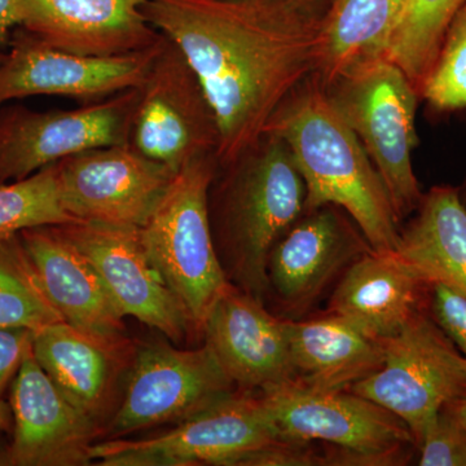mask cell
I'll list each match as a JSON object with an SVG mask.
<instances>
[{
    "label": "cell",
    "instance_id": "1",
    "mask_svg": "<svg viewBox=\"0 0 466 466\" xmlns=\"http://www.w3.org/2000/svg\"><path fill=\"white\" fill-rule=\"evenodd\" d=\"M143 12L200 79L219 130V165L258 142L320 70L325 16L271 0H147Z\"/></svg>",
    "mask_w": 466,
    "mask_h": 466
},
{
    "label": "cell",
    "instance_id": "2",
    "mask_svg": "<svg viewBox=\"0 0 466 466\" xmlns=\"http://www.w3.org/2000/svg\"><path fill=\"white\" fill-rule=\"evenodd\" d=\"M265 134L289 147L306 184L305 211L343 208L372 250L397 251L400 222L385 184L318 76L285 101Z\"/></svg>",
    "mask_w": 466,
    "mask_h": 466
},
{
    "label": "cell",
    "instance_id": "3",
    "mask_svg": "<svg viewBox=\"0 0 466 466\" xmlns=\"http://www.w3.org/2000/svg\"><path fill=\"white\" fill-rule=\"evenodd\" d=\"M208 193L211 229L229 283L265 303L269 254L305 213L306 184L289 147L265 134L226 165Z\"/></svg>",
    "mask_w": 466,
    "mask_h": 466
},
{
    "label": "cell",
    "instance_id": "4",
    "mask_svg": "<svg viewBox=\"0 0 466 466\" xmlns=\"http://www.w3.org/2000/svg\"><path fill=\"white\" fill-rule=\"evenodd\" d=\"M218 167L214 153L184 165L140 228L150 259L198 328L231 284L218 257L208 210Z\"/></svg>",
    "mask_w": 466,
    "mask_h": 466
},
{
    "label": "cell",
    "instance_id": "5",
    "mask_svg": "<svg viewBox=\"0 0 466 466\" xmlns=\"http://www.w3.org/2000/svg\"><path fill=\"white\" fill-rule=\"evenodd\" d=\"M323 86L372 159L400 223L424 196L412 165L419 91L386 56Z\"/></svg>",
    "mask_w": 466,
    "mask_h": 466
},
{
    "label": "cell",
    "instance_id": "6",
    "mask_svg": "<svg viewBox=\"0 0 466 466\" xmlns=\"http://www.w3.org/2000/svg\"><path fill=\"white\" fill-rule=\"evenodd\" d=\"M381 343V368L348 390L400 417L419 449L426 428L441 408L466 400V358L428 308Z\"/></svg>",
    "mask_w": 466,
    "mask_h": 466
},
{
    "label": "cell",
    "instance_id": "7",
    "mask_svg": "<svg viewBox=\"0 0 466 466\" xmlns=\"http://www.w3.org/2000/svg\"><path fill=\"white\" fill-rule=\"evenodd\" d=\"M279 440L263 398L233 391L168 433L143 441H96L90 458L103 466H233Z\"/></svg>",
    "mask_w": 466,
    "mask_h": 466
},
{
    "label": "cell",
    "instance_id": "8",
    "mask_svg": "<svg viewBox=\"0 0 466 466\" xmlns=\"http://www.w3.org/2000/svg\"><path fill=\"white\" fill-rule=\"evenodd\" d=\"M281 440L324 441L359 453L367 466L401 465L415 446L390 410L350 390H321L291 381L262 392Z\"/></svg>",
    "mask_w": 466,
    "mask_h": 466
},
{
    "label": "cell",
    "instance_id": "9",
    "mask_svg": "<svg viewBox=\"0 0 466 466\" xmlns=\"http://www.w3.org/2000/svg\"><path fill=\"white\" fill-rule=\"evenodd\" d=\"M130 144L174 171L193 158L217 155L216 115L200 79L167 36L140 85Z\"/></svg>",
    "mask_w": 466,
    "mask_h": 466
},
{
    "label": "cell",
    "instance_id": "10",
    "mask_svg": "<svg viewBox=\"0 0 466 466\" xmlns=\"http://www.w3.org/2000/svg\"><path fill=\"white\" fill-rule=\"evenodd\" d=\"M137 96L139 87L69 110L0 106V186L85 150L130 143Z\"/></svg>",
    "mask_w": 466,
    "mask_h": 466
},
{
    "label": "cell",
    "instance_id": "11",
    "mask_svg": "<svg viewBox=\"0 0 466 466\" xmlns=\"http://www.w3.org/2000/svg\"><path fill=\"white\" fill-rule=\"evenodd\" d=\"M175 174L130 143L85 150L57 162L61 204L76 222L137 228L146 225Z\"/></svg>",
    "mask_w": 466,
    "mask_h": 466
},
{
    "label": "cell",
    "instance_id": "12",
    "mask_svg": "<svg viewBox=\"0 0 466 466\" xmlns=\"http://www.w3.org/2000/svg\"><path fill=\"white\" fill-rule=\"evenodd\" d=\"M164 39L148 50L121 56H84L60 50L17 26L0 61V106L29 96L94 103L140 87Z\"/></svg>",
    "mask_w": 466,
    "mask_h": 466
},
{
    "label": "cell",
    "instance_id": "13",
    "mask_svg": "<svg viewBox=\"0 0 466 466\" xmlns=\"http://www.w3.org/2000/svg\"><path fill=\"white\" fill-rule=\"evenodd\" d=\"M213 349L180 350L150 343L137 354L124 401L109 425L110 437L168 422H182L233 392Z\"/></svg>",
    "mask_w": 466,
    "mask_h": 466
},
{
    "label": "cell",
    "instance_id": "14",
    "mask_svg": "<svg viewBox=\"0 0 466 466\" xmlns=\"http://www.w3.org/2000/svg\"><path fill=\"white\" fill-rule=\"evenodd\" d=\"M88 259L124 317L180 342L193 325L144 247L140 228L73 222L54 226Z\"/></svg>",
    "mask_w": 466,
    "mask_h": 466
},
{
    "label": "cell",
    "instance_id": "15",
    "mask_svg": "<svg viewBox=\"0 0 466 466\" xmlns=\"http://www.w3.org/2000/svg\"><path fill=\"white\" fill-rule=\"evenodd\" d=\"M14 440L3 465L78 466L91 462L99 424L76 410L46 375L27 349L12 382Z\"/></svg>",
    "mask_w": 466,
    "mask_h": 466
},
{
    "label": "cell",
    "instance_id": "16",
    "mask_svg": "<svg viewBox=\"0 0 466 466\" xmlns=\"http://www.w3.org/2000/svg\"><path fill=\"white\" fill-rule=\"evenodd\" d=\"M276 242L267 266L268 285L289 312L311 308L350 265L372 250L339 208L306 211Z\"/></svg>",
    "mask_w": 466,
    "mask_h": 466
},
{
    "label": "cell",
    "instance_id": "17",
    "mask_svg": "<svg viewBox=\"0 0 466 466\" xmlns=\"http://www.w3.org/2000/svg\"><path fill=\"white\" fill-rule=\"evenodd\" d=\"M201 329L236 386L263 392L296 381L288 320L235 285L218 297Z\"/></svg>",
    "mask_w": 466,
    "mask_h": 466
},
{
    "label": "cell",
    "instance_id": "18",
    "mask_svg": "<svg viewBox=\"0 0 466 466\" xmlns=\"http://www.w3.org/2000/svg\"><path fill=\"white\" fill-rule=\"evenodd\" d=\"M20 238L63 320L101 345L125 351V317L84 254L54 226L25 229Z\"/></svg>",
    "mask_w": 466,
    "mask_h": 466
},
{
    "label": "cell",
    "instance_id": "19",
    "mask_svg": "<svg viewBox=\"0 0 466 466\" xmlns=\"http://www.w3.org/2000/svg\"><path fill=\"white\" fill-rule=\"evenodd\" d=\"M23 26L60 50L121 56L148 50L164 34L147 20V0H20Z\"/></svg>",
    "mask_w": 466,
    "mask_h": 466
},
{
    "label": "cell",
    "instance_id": "20",
    "mask_svg": "<svg viewBox=\"0 0 466 466\" xmlns=\"http://www.w3.org/2000/svg\"><path fill=\"white\" fill-rule=\"evenodd\" d=\"M431 285L398 251L370 250L343 272L328 312L383 341L397 336L416 312L428 308Z\"/></svg>",
    "mask_w": 466,
    "mask_h": 466
},
{
    "label": "cell",
    "instance_id": "21",
    "mask_svg": "<svg viewBox=\"0 0 466 466\" xmlns=\"http://www.w3.org/2000/svg\"><path fill=\"white\" fill-rule=\"evenodd\" d=\"M296 382L321 390H348L381 368V341L357 325L329 314L311 320H288Z\"/></svg>",
    "mask_w": 466,
    "mask_h": 466
},
{
    "label": "cell",
    "instance_id": "22",
    "mask_svg": "<svg viewBox=\"0 0 466 466\" xmlns=\"http://www.w3.org/2000/svg\"><path fill=\"white\" fill-rule=\"evenodd\" d=\"M32 351L66 400L99 424L108 413L124 351L101 345L66 321L34 330Z\"/></svg>",
    "mask_w": 466,
    "mask_h": 466
},
{
    "label": "cell",
    "instance_id": "23",
    "mask_svg": "<svg viewBox=\"0 0 466 466\" xmlns=\"http://www.w3.org/2000/svg\"><path fill=\"white\" fill-rule=\"evenodd\" d=\"M415 219L400 232L397 251L431 281L466 297V205L458 189L438 186L422 196Z\"/></svg>",
    "mask_w": 466,
    "mask_h": 466
},
{
    "label": "cell",
    "instance_id": "24",
    "mask_svg": "<svg viewBox=\"0 0 466 466\" xmlns=\"http://www.w3.org/2000/svg\"><path fill=\"white\" fill-rule=\"evenodd\" d=\"M404 5L406 0H333L324 17L321 84L386 56Z\"/></svg>",
    "mask_w": 466,
    "mask_h": 466
},
{
    "label": "cell",
    "instance_id": "25",
    "mask_svg": "<svg viewBox=\"0 0 466 466\" xmlns=\"http://www.w3.org/2000/svg\"><path fill=\"white\" fill-rule=\"evenodd\" d=\"M466 0H406L386 57L403 70L421 92L440 51L444 33Z\"/></svg>",
    "mask_w": 466,
    "mask_h": 466
},
{
    "label": "cell",
    "instance_id": "26",
    "mask_svg": "<svg viewBox=\"0 0 466 466\" xmlns=\"http://www.w3.org/2000/svg\"><path fill=\"white\" fill-rule=\"evenodd\" d=\"M64 321L43 289L20 233L0 240V328L38 330Z\"/></svg>",
    "mask_w": 466,
    "mask_h": 466
},
{
    "label": "cell",
    "instance_id": "27",
    "mask_svg": "<svg viewBox=\"0 0 466 466\" xmlns=\"http://www.w3.org/2000/svg\"><path fill=\"white\" fill-rule=\"evenodd\" d=\"M73 222L61 204L57 164L0 186V240L35 227Z\"/></svg>",
    "mask_w": 466,
    "mask_h": 466
},
{
    "label": "cell",
    "instance_id": "28",
    "mask_svg": "<svg viewBox=\"0 0 466 466\" xmlns=\"http://www.w3.org/2000/svg\"><path fill=\"white\" fill-rule=\"evenodd\" d=\"M420 96L440 112L466 108V3L444 33Z\"/></svg>",
    "mask_w": 466,
    "mask_h": 466
},
{
    "label": "cell",
    "instance_id": "29",
    "mask_svg": "<svg viewBox=\"0 0 466 466\" xmlns=\"http://www.w3.org/2000/svg\"><path fill=\"white\" fill-rule=\"evenodd\" d=\"M419 465L466 466V424L443 407L426 428Z\"/></svg>",
    "mask_w": 466,
    "mask_h": 466
},
{
    "label": "cell",
    "instance_id": "30",
    "mask_svg": "<svg viewBox=\"0 0 466 466\" xmlns=\"http://www.w3.org/2000/svg\"><path fill=\"white\" fill-rule=\"evenodd\" d=\"M429 312L466 358V297L441 283L431 285Z\"/></svg>",
    "mask_w": 466,
    "mask_h": 466
},
{
    "label": "cell",
    "instance_id": "31",
    "mask_svg": "<svg viewBox=\"0 0 466 466\" xmlns=\"http://www.w3.org/2000/svg\"><path fill=\"white\" fill-rule=\"evenodd\" d=\"M312 441L279 440L254 451L238 466H323L328 465L327 452L321 455Z\"/></svg>",
    "mask_w": 466,
    "mask_h": 466
},
{
    "label": "cell",
    "instance_id": "32",
    "mask_svg": "<svg viewBox=\"0 0 466 466\" xmlns=\"http://www.w3.org/2000/svg\"><path fill=\"white\" fill-rule=\"evenodd\" d=\"M32 339L33 330L0 328V400L8 383L16 377Z\"/></svg>",
    "mask_w": 466,
    "mask_h": 466
},
{
    "label": "cell",
    "instance_id": "33",
    "mask_svg": "<svg viewBox=\"0 0 466 466\" xmlns=\"http://www.w3.org/2000/svg\"><path fill=\"white\" fill-rule=\"evenodd\" d=\"M23 24L20 0H0V48L8 46L12 32Z\"/></svg>",
    "mask_w": 466,
    "mask_h": 466
},
{
    "label": "cell",
    "instance_id": "34",
    "mask_svg": "<svg viewBox=\"0 0 466 466\" xmlns=\"http://www.w3.org/2000/svg\"><path fill=\"white\" fill-rule=\"evenodd\" d=\"M271 2L281 3V5H289L291 8L308 12V14L325 16L328 9L332 5L333 0H271Z\"/></svg>",
    "mask_w": 466,
    "mask_h": 466
},
{
    "label": "cell",
    "instance_id": "35",
    "mask_svg": "<svg viewBox=\"0 0 466 466\" xmlns=\"http://www.w3.org/2000/svg\"><path fill=\"white\" fill-rule=\"evenodd\" d=\"M14 428V415L11 404L0 400V431H8Z\"/></svg>",
    "mask_w": 466,
    "mask_h": 466
},
{
    "label": "cell",
    "instance_id": "36",
    "mask_svg": "<svg viewBox=\"0 0 466 466\" xmlns=\"http://www.w3.org/2000/svg\"><path fill=\"white\" fill-rule=\"evenodd\" d=\"M446 407L466 424V400L452 401Z\"/></svg>",
    "mask_w": 466,
    "mask_h": 466
},
{
    "label": "cell",
    "instance_id": "37",
    "mask_svg": "<svg viewBox=\"0 0 466 466\" xmlns=\"http://www.w3.org/2000/svg\"><path fill=\"white\" fill-rule=\"evenodd\" d=\"M5 52L2 51V48H0V61H2L3 58H5Z\"/></svg>",
    "mask_w": 466,
    "mask_h": 466
}]
</instances>
